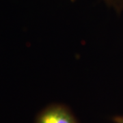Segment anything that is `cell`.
<instances>
[{
  "instance_id": "6da1fadb",
  "label": "cell",
  "mask_w": 123,
  "mask_h": 123,
  "mask_svg": "<svg viewBox=\"0 0 123 123\" xmlns=\"http://www.w3.org/2000/svg\"><path fill=\"white\" fill-rule=\"evenodd\" d=\"M36 123H77L68 108L61 105H52L43 110Z\"/></svg>"
},
{
  "instance_id": "7a4b0ae2",
  "label": "cell",
  "mask_w": 123,
  "mask_h": 123,
  "mask_svg": "<svg viewBox=\"0 0 123 123\" xmlns=\"http://www.w3.org/2000/svg\"><path fill=\"white\" fill-rule=\"evenodd\" d=\"M74 1L75 0H71ZM106 4L113 8L115 10L120 12L123 10V0H103Z\"/></svg>"
},
{
  "instance_id": "3957f363",
  "label": "cell",
  "mask_w": 123,
  "mask_h": 123,
  "mask_svg": "<svg viewBox=\"0 0 123 123\" xmlns=\"http://www.w3.org/2000/svg\"><path fill=\"white\" fill-rule=\"evenodd\" d=\"M114 121L115 123H123V116H116L114 118Z\"/></svg>"
}]
</instances>
